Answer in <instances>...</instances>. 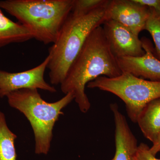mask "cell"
Listing matches in <instances>:
<instances>
[{"label":"cell","mask_w":160,"mask_h":160,"mask_svg":"<svg viewBox=\"0 0 160 160\" xmlns=\"http://www.w3.org/2000/svg\"><path fill=\"white\" fill-rule=\"evenodd\" d=\"M32 38V35L28 29L19 23L15 22L6 17L0 9V48Z\"/></svg>","instance_id":"7c38bea8"},{"label":"cell","mask_w":160,"mask_h":160,"mask_svg":"<svg viewBox=\"0 0 160 160\" xmlns=\"http://www.w3.org/2000/svg\"><path fill=\"white\" fill-rule=\"evenodd\" d=\"M110 109L114 118L116 150L110 160H134L138 141L127 123L126 118L120 111L117 104H111Z\"/></svg>","instance_id":"30bf717a"},{"label":"cell","mask_w":160,"mask_h":160,"mask_svg":"<svg viewBox=\"0 0 160 160\" xmlns=\"http://www.w3.org/2000/svg\"><path fill=\"white\" fill-rule=\"evenodd\" d=\"M134 160H160L150 151L149 146L144 143H140L138 147Z\"/></svg>","instance_id":"2e32d148"},{"label":"cell","mask_w":160,"mask_h":160,"mask_svg":"<svg viewBox=\"0 0 160 160\" xmlns=\"http://www.w3.org/2000/svg\"><path fill=\"white\" fill-rule=\"evenodd\" d=\"M137 123L145 137L154 143L160 132V98L152 100L144 107Z\"/></svg>","instance_id":"8fae6325"},{"label":"cell","mask_w":160,"mask_h":160,"mask_svg":"<svg viewBox=\"0 0 160 160\" xmlns=\"http://www.w3.org/2000/svg\"><path fill=\"white\" fill-rule=\"evenodd\" d=\"M149 9V17L144 30L149 32L151 35L155 46L157 57L160 60V12L154 9Z\"/></svg>","instance_id":"5bb4252c"},{"label":"cell","mask_w":160,"mask_h":160,"mask_svg":"<svg viewBox=\"0 0 160 160\" xmlns=\"http://www.w3.org/2000/svg\"><path fill=\"white\" fill-rule=\"evenodd\" d=\"M87 86L108 92L120 98L126 105L128 117L135 123L144 107L160 98V82L145 80L126 72L115 78L100 76Z\"/></svg>","instance_id":"5b68a950"},{"label":"cell","mask_w":160,"mask_h":160,"mask_svg":"<svg viewBox=\"0 0 160 160\" xmlns=\"http://www.w3.org/2000/svg\"><path fill=\"white\" fill-rule=\"evenodd\" d=\"M136 2L160 12V0H134Z\"/></svg>","instance_id":"e0dca14e"},{"label":"cell","mask_w":160,"mask_h":160,"mask_svg":"<svg viewBox=\"0 0 160 160\" xmlns=\"http://www.w3.org/2000/svg\"><path fill=\"white\" fill-rule=\"evenodd\" d=\"M109 2V0H74L71 12L76 14H85L106 6Z\"/></svg>","instance_id":"9a60e30c"},{"label":"cell","mask_w":160,"mask_h":160,"mask_svg":"<svg viewBox=\"0 0 160 160\" xmlns=\"http://www.w3.org/2000/svg\"><path fill=\"white\" fill-rule=\"evenodd\" d=\"M103 25L106 39L116 57H140L145 54L142 41L129 29L111 19L107 20Z\"/></svg>","instance_id":"52a82bcc"},{"label":"cell","mask_w":160,"mask_h":160,"mask_svg":"<svg viewBox=\"0 0 160 160\" xmlns=\"http://www.w3.org/2000/svg\"><path fill=\"white\" fill-rule=\"evenodd\" d=\"M6 97L9 106L22 113L29 121L34 133L36 154H48L55 124L64 114L62 109L74 100L73 94L67 93L54 102L45 101L38 89H20Z\"/></svg>","instance_id":"277c9868"},{"label":"cell","mask_w":160,"mask_h":160,"mask_svg":"<svg viewBox=\"0 0 160 160\" xmlns=\"http://www.w3.org/2000/svg\"><path fill=\"white\" fill-rule=\"evenodd\" d=\"M150 151L154 156L160 151V132L155 142L152 143V146L150 148Z\"/></svg>","instance_id":"ac0fdd59"},{"label":"cell","mask_w":160,"mask_h":160,"mask_svg":"<svg viewBox=\"0 0 160 160\" xmlns=\"http://www.w3.org/2000/svg\"><path fill=\"white\" fill-rule=\"evenodd\" d=\"M49 57L34 68L18 72H10L0 69V98H2L13 92L25 89H40L55 92L53 86L46 82L44 74L47 68Z\"/></svg>","instance_id":"8992f818"},{"label":"cell","mask_w":160,"mask_h":160,"mask_svg":"<svg viewBox=\"0 0 160 160\" xmlns=\"http://www.w3.org/2000/svg\"><path fill=\"white\" fill-rule=\"evenodd\" d=\"M141 40L145 54L140 57L116 58L120 70L138 78L160 82V60L155 55L150 41L146 38Z\"/></svg>","instance_id":"9c48e42d"},{"label":"cell","mask_w":160,"mask_h":160,"mask_svg":"<svg viewBox=\"0 0 160 160\" xmlns=\"http://www.w3.org/2000/svg\"><path fill=\"white\" fill-rule=\"evenodd\" d=\"M108 4L85 14H69L57 39L49 49L47 68L52 85L62 84L89 35L109 20Z\"/></svg>","instance_id":"7a4b0ae2"},{"label":"cell","mask_w":160,"mask_h":160,"mask_svg":"<svg viewBox=\"0 0 160 160\" xmlns=\"http://www.w3.org/2000/svg\"><path fill=\"white\" fill-rule=\"evenodd\" d=\"M73 1L4 0L0 1V8L15 18L33 38L48 45L57 39Z\"/></svg>","instance_id":"3957f363"},{"label":"cell","mask_w":160,"mask_h":160,"mask_svg":"<svg viewBox=\"0 0 160 160\" xmlns=\"http://www.w3.org/2000/svg\"><path fill=\"white\" fill-rule=\"evenodd\" d=\"M16 135L9 129L5 114L0 111V160H17Z\"/></svg>","instance_id":"4fadbf2b"},{"label":"cell","mask_w":160,"mask_h":160,"mask_svg":"<svg viewBox=\"0 0 160 160\" xmlns=\"http://www.w3.org/2000/svg\"><path fill=\"white\" fill-rule=\"evenodd\" d=\"M109 19L114 20L139 36L145 29L149 14L148 7L134 0H111L107 7Z\"/></svg>","instance_id":"ba28073f"},{"label":"cell","mask_w":160,"mask_h":160,"mask_svg":"<svg viewBox=\"0 0 160 160\" xmlns=\"http://www.w3.org/2000/svg\"><path fill=\"white\" fill-rule=\"evenodd\" d=\"M122 73L102 26H99L89 35L72 63L60 85L61 90L65 94L72 93L80 111L86 113L91 104L85 92L86 85L100 76L115 78Z\"/></svg>","instance_id":"6da1fadb"}]
</instances>
